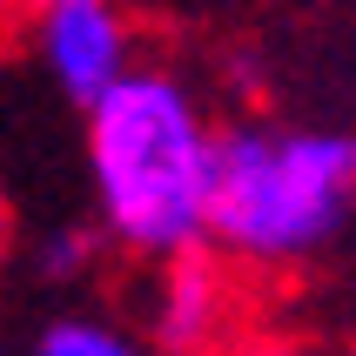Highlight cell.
I'll list each match as a JSON object with an SVG mask.
<instances>
[{
    "label": "cell",
    "mask_w": 356,
    "mask_h": 356,
    "mask_svg": "<svg viewBox=\"0 0 356 356\" xmlns=\"http://www.w3.org/2000/svg\"><path fill=\"white\" fill-rule=\"evenodd\" d=\"M27 7H34L40 67L54 74V88L74 108H88L135 60V34H128L115 0H27Z\"/></svg>",
    "instance_id": "obj_3"
},
{
    "label": "cell",
    "mask_w": 356,
    "mask_h": 356,
    "mask_svg": "<svg viewBox=\"0 0 356 356\" xmlns=\"http://www.w3.org/2000/svg\"><path fill=\"white\" fill-rule=\"evenodd\" d=\"M88 181L101 236L141 262H161L202 242L209 148L216 128L168 67H121L88 108Z\"/></svg>",
    "instance_id": "obj_1"
},
{
    "label": "cell",
    "mask_w": 356,
    "mask_h": 356,
    "mask_svg": "<svg viewBox=\"0 0 356 356\" xmlns=\"http://www.w3.org/2000/svg\"><path fill=\"white\" fill-rule=\"evenodd\" d=\"M40 276L47 282H74L88 262H95V229H54V236L40 242Z\"/></svg>",
    "instance_id": "obj_6"
},
{
    "label": "cell",
    "mask_w": 356,
    "mask_h": 356,
    "mask_svg": "<svg viewBox=\"0 0 356 356\" xmlns=\"http://www.w3.org/2000/svg\"><path fill=\"white\" fill-rule=\"evenodd\" d=\"M20 7H27V0H0V20H7V14H20Z\"/></svg>",
    "instance_id": "obj_8"
},
{
    "label": "cell",
    "mask_w": 356,
    "mask_h": 356,
    "mask_svg": "<svg viewBox=\"0 0 356 356\" xmlns=\"http://www.w3.org/2000/svg\"><path fill=\"white\" fill-rule=\"evenodd\" d=\"M27 356H155V350L108 316H54L34 330Z\"/></svg>",
    "instance_id": "obj_5"
},
{
    "label": "cell",
    "mask_w": 356,
    "mask_h": 356,
    "mask_svg": "<svg viewBox=\"0 0 356 356\" xmlns=\"http://www.w3.org/2000/svg\"><path fill=\"white\" fill-rule=\"evenodd\" d=\"M356 216V135L337 128H216L202 249L249 269L323 256Z\"/></svg>",
    "instance_id": "obj_2"
},
{
    "label": "cell",
    "mask_w": 356,
    "mask_h": 356,
    "mask_svg": "<svg viewBox=\"0 0 356 356\" xmlns=\"http://www.w3.org/2000/svg\"><path fill=\"white\" fill-rule=\"evenodd\" d=\"M181 356H216V350H181Z\"/></svg>",
    "instance_id": "obj_10"
},
{
    "label": "cell",
    "mask_w": 356,
    "mask_h": 356,
    "mask_svg": "<svg viewBox=\"0 0 356 356\" xmlns=\"http://www.w3.org/2000/svg\"><path fill=\"white\" fill-rule=\"evenodd\" d=\"M222 316H229V289L209 249H175L161 256V296L148 316V350L155 356H181V350H216Z\"/></svg>",
    "instance_id": "obj_4"
},
{
    "label": "cell",
    "mask_w": 356,
    "mask_h": 356,
    "mask_svg": "<svg viewBox=\"0 0 356 356\" xmlns=\"http://www.w3.org/2000/svg\"><path fill=\"white\" fill-rule=\"evenodd\" d=\"M229 356H302L296 343H269V337H256V343H236Z\"/></svg>",
    "instance_id": "obj_7"
},
{
    "label": "cell",
    "mask_w": 356,
    "mask_h": 356,
    "mask_svg": "<svg viewBox=\"0 0 356 356\" xmlns=\"http://www.w3.org/2000/svg\"><path fill=\"white\" fill-rule=\"evenodd\" d=\"M0 256H7V222H0Z\"/></svg>",
    "instance_id": "obj_9"
}]
</instances>
